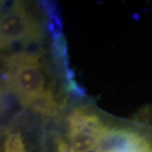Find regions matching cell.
Segmentation results:
<instances>
[{
    "instance_id": "cell-3",
    "label": "cell",
    "mask_w": 152,
    "mask_h": 152,
    "mask_svg": "<svg viewBox=\"0 0 152 152\" xmlns=\"http://www.w3.org/2000/svg\"><path fill=\"white\" fill-rule=\"evenodd\" d=\"M104 126L97 152H152V126L126 121L103 112Z\"/></svg>"
},
{
    "instance_id": "cell-2",
    "label": "cell",
    "mask_w": 152,
    "mask_h": 152,
    "mask_svg": "<svg viewBox=\"0 0 152 152\" xmlns=\"http://www.w3.org/2000/svg\"><path fill=\"white\" fill-rule=\"evenodd\" d=\"M2 7L0 21L1 50L13 45L24 48L39 45L45 37V25L26 2L12 1Z\"/></svg>"
},
{
    "instance_id": "cell-1",
    "label": "cell",
    "mask_w": 152,
    "mask_h": 152,
    "mask_svg": "<svg viewBox=\"0 0 152 152\" xmlns=\"http://www.w3.org/2000/svg\"><path fill=\"white\" fill-rule=\"evenodd\" d=\"M42 56L39 45L15 50L2 56V90L10 91L21 105L29 109L53 90L47 85Z\"/></svg>"
},
{
    "instance_id": "cell-4",
    "label": "cell",
    "mask_w": 152,
    "mask_h": 152,
    "mask_svg": "<svg viewBox=\"0 0 152 152\" xmlns=\"http://www.w3.org/2000/svg\"><path fill=\"white\" fill-rule=\"evenodd\" d=\"M104 126L103 112L91 106H79L67 117V140L74 152H97Z\"/></svg>"
},
{
    "instance_id": "cell-5",
    "label": "cell",
    "mask_w": 152,
    "mask_h": 152,
    "mask_svg": "<svg viewBox=\"0 0 152 152\" xmlns=\"http://www.w3.org/2000/svg\"><path fill=\"white\" fill-rule=\"evenodd\" d=\"M2 152H28L23 136L19 132H5Z\"/></svg>"
}]
</instances>
